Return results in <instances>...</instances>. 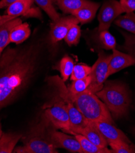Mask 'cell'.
Listing matches in <instances>:
<instances>
[{
	"label": "cell",
	"mask_w": 135,
	"mask_h": 153,
	"mask_svg": "<svg viewBox=\"0 0 135 153\" xmlns=\"http://www.w3.org/2000/svg\"><path fill=\"white\" fill-rule=\"evenodd\" d=\"M39 49L32 45L9 49L0 60V109L24 90L37 68Z\"/></svg>",
	"instance_id": "1"
},
{
	"label": "cell",
	"mask_w": 135,
	"mask_h": 153,
	"mask_svg": "<svg viewBox=\"0 0 135 153\" xmlns=\"http://www.w3.org/2000/svg\"><path fill=\"white\" fill-rule=\"evenodd\" d=\"M95 94L105 104L113 118H122L128 114L131 98L130 90L125 84L106 81L103 88Z\"/></svg>",
	"instance_id": "2"
},
{
	"label": "cell",
	"mask_w": 135,
	"mask_h": 153,
	"mask_svg": "<svg viewBox=\"0 0 135 153\" xmlns=\"http://www.w3.org/2000/svg\"><path fill=\"white\" fill-rule=\"evenodd\" d=\"M68 95L77 109L89 121H105L114 124L107 106L95 94L86 90L78 94H72L68 91Z\"/></svg>",
	"instance_id": "3"
},
{
	"label": "cell",
	"mask_w": 135,
	"mask_h": 153,
	"mask_svg": "<svg viewBox=\"0 0 135 153\" xmlns=\"http://www.w3.org/2000/svg\"><path fill=\"white\" fill-rule=\"evenodd\" d=\"M52 126L44 114L40 123L34 126L28 135L23 138L24 145L30 153L58 152L51 138L50 131Z\"/></svg>",
	"instance_id": "4"
},
{
	"label": "cell",
	"mask_w": 135,
	"mask_h": 153,
	"mask_svg": "<svg viewBox=\"0 0 135 153\" xmlns=\"http://www.w3.org/2000/svg\"><path fill=\"white\" fill-rule=\"evenodd\" d=\"M49 81L50 84L55 87L57 91V95L62 99L65 104L71 121L69 134L72 135L77 134L79 130L88 125L89 120L80 113L69 97L68 89L62 78L58 76H55L49 78Z\"/></svg>",
	"instance_id": "5"
},
{
	"label": "cell",
	"mask_w": 135,
	"mask_h": 153,
	"mask_svg": "<svg viewBox=\"0 0 135 153\" xmlns=\"http://www.w3.org/2000/svg\"><path fill=\"white\" fill-rule=\"evenodd\" d=\"M44 114L56 129H60L64 132L69 133V117L63 101L58 95L52 100L51 105L46 109Z\"/></svg>",
	"instance_id": "6"
},
{
	"label": "cell",
	"mask_w": 135,
	"mask_h": 153,
	"mask_svg": "<svg viewBox=\"0 0 135 153\" xmlns=\"http://www.w3.org/2000/svg\"><path fill=\"white\" fill-rule=\"evenodd\" d=\"M110 59L111 55H107L103 51L99 53L97 60L91 67V71L89 74L91 82L86 90L96 94L103 88L104 82L108 78Z\"/></svg>",
	"instance_id": "7"
},
{
	"label": "cell",
	"mask_w": 135,
	"mask_h": 153,
	"mask_svg": "<svg viewBox=\"0 0 135 153\" xmlns=\"http://www.w3.org/2000/svg\"><path fill=\"white\" fill-rule=\"evenodd\" d=\"M120 3L116 0H107L102 4L98 15L97 31L108 30L111 23L123 13Z\"/></svg>",
	"instance_id": "8"
},
{
	"label": "cell",
	"mask_w": 135,
	"mask_h": 153,
	"mask_svg": "<svg viewBox=\"0 0 135 153\" xmlns=\"http://www.w3.org/2000/svg\"><path fill=\"white\" fill-rule=\"evenodd\" d=\"M56 129L54 126H52L50 134L51 140L57 148L65 149L71 152L83 153L80 143L74 135H69Z\"/></svg>",
	"instance_id": "9"
},
{
	"label": "cell",
	"mask_w": 135,
	"mask_h": 153,
	"mask_svg": "<svg viewBox=\"0 0 135 153\" xmlns=\"http://www.w3.org/2000/svg\"><path fill=\"white\" fill-rule=\"evenodd\" d=\"M79 22L72 15L60 17L51 25L50 37L51 42L56 43L64 39L71 27Z\"/></svg>",
	"instance_id": "10"
},
{
	"label": "cell",
	"mask_w": 135,
	"mask_h": 153,
	"mask_svg": "<svg viewBox=\"0 0 135 153\" xmlns=\"http://www.w3.org/2000/svg\"><path fill=\"white\" fill-rule=\"evenodd\" d=\"M34 0H18L7 9V15L15 17L20 15L40 19L41 14L38 9L32 7Z\"/></svg>",
	"instance_id": "11"
},
{
	"label": "cell",
	"mask_w": 135,
	"mask_h": 153,
	"mask_svg": "<svg viewBox=\"0 0 135 153\" xmlns=\"http://www.w3.org/2000/svg\"><path fill=\"white\" fill-rule=\"evenodd\" d=\"M135 65V60L130 54L113 50V53L111 54L110 60L108 78L110 76L121 71L127 67Z\"/></svg>",
	"instance_id": "12"
},
{
	"label": "cell",
	"mask_w": 135,
	"mask_h": 153,
	"mask_svg": "<svg viewBox=\"0 0 135 153\" xmlns=\"http://www.w3.org/2000/svg\"><path fill=\"white\" fill-rule=\"evenodd\" d=\"M94 123L108 143L111 142L123 141L132 143L127 136L121 130L114 126V124L105 121H94Z\"/></svg>",
	"instance_id": "13"
},
{
	"label": "cell",
	"mask_w": 135,
	"mask_h": 153,
	"mask_svg": "<svg viewBox=\"0 0 135 153\" xmlns=\"http://www.w3.org/2000/svg\"><path fill=\"white\" fill-rule=\"evenodd\" d=\"M77 134L83 135L90 142L99 147L107 148L108 146V142L96 126L94 121H89L88 125L79 130Z\"/></svg>",
	"instance_id": "14"
},
{
	"label": "cell",
	"mask_w": 135,
	"mask_h": 153,
	"mask_svg": "<svg viewBox=\"0 0 135 153\" xmlns=\"http://www.w3.org/2000/svg\"><path fill=\"white\" fill-rule=\"evenodd\" d=\"M99 7V3L86 0L83 6L72 15L77 19L79 23L83 25L94 19Z\"/></svg>",
	"instance_id": "15"
},
{
	"label": "cell",
	"mask_w": 135,
	"mask_h": 153,
	"mask_svg": "<svg viewBox=\"0 0 135 153\" xmlns=\"http://www.w3.org/2000/svg\"><path fill=\"white\" fill-rule=\"evenodd\" d=\"M21 23V20L17 17L0 27V48L3 50L10 43V36L13 29Z\"/></svg>",
	"instance_id": "16"
},
{
	"label": "cell",
	"mask_w": 135,
	"mask_h": 153,
	"mask_svg": "<svg viewBox=\"0 0 135 153\" xmlns=\"http://www.w3.org/2000/svg\"><path fill=\"white\" fill-rule=\"evenodd\" d=\"M22 137V135L13 133H4L0 138V153H11Z\"/></svg>",
	"instance_id": "17"
},
{
	"label": "cell",
	"mask_w": 135,
	"mask_h": 153,
	"mask_svg": "<svg viewBox=\"0 0 135 153\" xmlns=\"http://www.w3.org/2000/svg\"><path fill=\"white\" fill-rule=\"evenodd\" d=\"M31 34V29L27 23H20L15 27L10 34V43L20 44L24 42Z\"/></svg>",
	"instance_id": "18"
},
{
	"label": "cell",
	"mask_w": 135,
	"mask_h": 153,
	"mask_svg": "<svg viewBox=\"0 0 135 153\" xmlns=\"http://www.w3.org/2000/svg\"><path fill=\"white\" fill-rule=\"evenodd\" d=\"M74 135L80 143L83 153H114L112 149L101 148L94 145L82 134H76Z\"/></svg>",
	"instance_id": "19"
},
{
	"label": "cell",
	"mask_w": 135,
	"mask_h": 153,
	"mask_svg": "<svg viewBox=\"0 0 135 153\" xmlns=\"http://www.w3.org/2000/svg\"><path fill=\"white\" fill-rule=\"evenodd\" d=\"M96 35V40L100 48L107 50L116 49V39L108 30L97 31Z\"/></svg>",
	"instance_id": "20"
},
{
	"label": "cell",
	"mask_w": 135,
	"mask_h": 153,
	"mask_svg": "<svg viewBox=\"0 0 135 153\" xmlns=\"http://www.w3.org/2000/svg\"><path fill=\"white\" fill-rule=\"evenodd\" d=\"M114 23L117 26L135 35V13L134 12L126 13L122 16L118 17L114 20Z\"/></svg>",
	"instance_id": "21"
},
{
	"label": "cell",
	"mask_w": 135,
	"mask_h": 153,
	"mask_svg": "<svg viewBox=\"0 0 135 153\" xmlns=\"http://www.w3.org/2000/svg\"><path fill=\"white\" fill-rule=\"evenodd\" d=\"M85 1L86 0H57L55 3L64 13L72 15L79 9Z\"/></svg>",
	"instance_id": "22"
},
{
	"label": "cell",
	"mask_w": 135,
	"mask_h": 153,
	"mask_svg": "<svg viewBox=\"0 0 135 153\" xmlns=\"http://www.w3.org/2000/svg\"><path fill=\"white\" fill-rule=\"evenodd\" d=\"M74 65V60L68 56H65L60 61L58 70L60 71L62 79L64 82L69 79L72 74Z\"/></svg>",
	"instance_id": "23"
},
{
	"label": "cell",
	"mask_w": 135,
	"mask_h": 153,
	"mask_svg": "<svg viewBox=\"0 0 135 153\" xmlns=\"http://www.w3.org/2000/svg\"><path fill=\"white\" fill-rule=\"evenodd\" d=\"M34 1L46 13L53 22H56L61 17L60 15L56 11L54 8L52 0H34Z\"/></svg>",
	"instance_id": "24"
},
{
	"label": "cell",
	"mask_w": 135,
	"mask_h": 153,
	"mask_svg": "<svg viewBox=\"0 0 135 153\" xmlns=\"http://www.w3.org/2000/svg\"><path fill=\"white\" fill-rule=\"evenodd\" d=\"M90 82H91V77L89 75L83 79L73 81L72 84L68 88V91L72 94L82 93L88 88Z\"/></svg>",
	"instance_id": "25"
},
{
	"label": "cell",
	"mask_w": 135,
	"mask_h": 153,
	"mask_svg": "<svg viewBox=\"0 0 135 153\" xmlns=\"http://www.w3.org/2000/svg\"><path fill=\"white\" fill-rule=\"evenodd\" d=\"M91 71V67L84 64H78L74 65L71 75V79L75 81L83 79L89 76Z\"/></svg>",
	"instance_id": "26"
},
{
	"label": "cell",
	"mask_w": 135,
	"mask_h": 153,
	"mask_svg": "<svg viewBox=\"0 0 135 153\" xmlns=\"http://www.w3.org/2000/svg\"><path fill=\"white\" fill-rule=\"evenodd\" d=\"M81 36V30L78 24L72 25L69 29L64 40L69 46L76 45L79 43Z\"/></svg>",
	"instance_id": "27"
},
{
	"label": "cell",
	"mask_w": 135,
	"mask_h": 153,
	"mask_svg": "<svg viewBox=\"0 0 135 153\" xmlns=\"http://www.w3.org/2000/svg\"><path fill=\"white\" fill-rule=\"evenodd\" d=\"M114 153H135V146L123 141L111 142L108 143Z\"/></svg>",
	"instance_id": "28"
},
{
	"label": "cell",
	"mask_w": 135,
	"mask_h": 153,
	"mask_svg": "<svg viewBox=\"0 0 135 153\" xmlns=\"http://www.w3.org/2000/svg\"><path fill=\"white\" fill-rule=\"evenodd\" d=\"M125 41L123 46L124 50L135 60V35L122 32Z\"/></svg>",
	"instance_id": "29"
},
{
	"label": "cell",
	"mask_w": 135,
	"mask_h": 153,
	"mask_svg": "<svg viewBox=\"0 0 135 153\" xmlns=\"http://www.w3.org/2000/svg\"><path fill=\"white\" fill-rule=\"evenodd\" d=\"M119 3L124 13L135 11V0H121Z\"/></svg>",
	"instance_id": "30"
},
{
	"label": "cell",
	"mask_w": 135,
	"mask_h": 153,
	"mask_svg": "<svg viewBox=\"0 0 135 153\" xmlns=\"http://www.w3.org/2000/svg\"><path fill=\"white\" fill-rule=\"evenodd\" d=\"M18 1V0H1L0 1V9L5 7H8L10 5Z\"/></svg>",
	"instance_id": "31"
},
{
	"label": "cell",
	"mask_w": 135,
	"mask_h": 153,
	"mask_svg": "<svg viewBox=\"0 0 135 153\" xmlns=\"http://www.w3.org/2000/svg\"><path fill=\"white\" fill-rule=\"evenodd\" d=\"M17 17H15L13 16H10L9 15H0V27L3 25L6 22L15 19Z\"/></svg>",
	"instance_id": "32"
},
{
	"label": "cell",
	"mask_w": 135,
	"mask_h": 153,
	"mask_svg": "<svg viewBox=\"0 0 135 153\" xmlns=\"http://www.w3.org/2000/svg\"><path fill=\"white\" fill-rule=\"evenodd\" d=\"M13 151L15 152H18V153H30L28 149L23 145V146H18L15 149H14Z\"/></svg>",
	"instance_id": "33"
},
{
	"label": "cell",
	"mask_w": 135,
	"mask_h": 153,
	"mask_svg": "<svg viewBox=\"0 0 135 153\" xmlns=\"http://www.w3.org/2000/svg\"><path fill=\"white\" fill-rule=\"evenodd\" d=\"M3 134V132H2V129H1V123H0V138Z\"/></svg>",
	"instance_id": "34"
},
{
	"label": "cell",
	"mask_w": 135,
	"mask_h": 153,
	"mask_svg": "<svg viewBox=\"0 0 135 153\" xmlns=\"http://www.w3.org/2000/svg\"><path fill=\"white\" fill-rule=\"evenodd\" d=\"M132 131H133V134L135 135V126L133 128V129H132Z\"/></svg>",
	"instance_id": "35"
},
{
	"label": "cell",
	"mask_w": 135,
	"mask_h": 153,
	"mask_svg": "<svg viewBox=\"0 0 135 153\" xmlns=\"http://www.w3.org/2000/svg\"><path fill=\"white\" fill-rule=\"evenodd\" d=\"M2 51H3V50H2V49H1V48H0V56H1Z\"/></svg>",
	"instance_id": "36"
},
{
	"label": "cell",
	"mask_w": 135,
	"mask_h": 153,
	"mask_svg": "<svg viewBox=\"0 0 135 153\" xmlns=\"http://www.w3.org/2000/svg\"><path fill=\"white\" fill-rule=\"evenodd\" d=\"M52 1L53 2H56V1H57V0H52Z\"/></svg>",
	"instance_id": "37"
}]
</instances>
